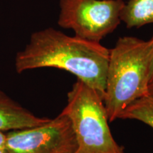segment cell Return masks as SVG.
Instances as JSON below:
<instances>
[{
    "mask_svg": "<svg viewBox=\"0 0 153 153\" xmlns=\"http://www.w3.org/2000/svg\"><path fill=\"white\" fill-rule=\"evenodd\" d=\"M109 50L99 42L69 36L48 28L30 36L29 43L15 59L17 72L54 68L73 74L104 99Z\"/></svg>",
    "mask_w": 153,
    "mask_h": 153,
    "instance_id": "cell-1",
    "label": "cell"
},
{
    "mask_svg": "<svg viewBox=\"0 0 153 153\" xmlns=\"http://www.w3.org/2000/svg\"><path fill=\"white\" fill-rule=\"evenodd\" d=\"M152 40L120 38L109 50L104 103L108 121L119 118L132 102L148 94Z\"/></svg>",
    "mask_w": 153,
    "mask_h": 153,
    "instance_id": "cell-2",
    "label": "cell"
},
{
    "mask_svg": "<svg viewBox=\"0 0 153 153\" xmlns=\"http://www.w3.org/2000/svg\"><path fill=\"white\" fill-rule=\"evenodd\" d=\"M61 113L71 122L76 143L73 153H124L111 132L102 97L85 82L77 79Z\"/></svg>",
    "mask_w": 153,
    "mask_h": 153,
    "instance_id": "cell-3",
    "label": "cell"
},
{
    "mask_svg": "<svg viewBox=\"0 0 153 153\" xmlns=\"http://www.w3.org/2000/svg\"><path fill=\"white\" fill-rule=\"evenodd\" d=\"M123 0H60L57 24L77 37L100 42L119 25Z\"/></svg>",
    "mask_w": 153,
    "mask_h": 153,
    "instance_id": "cell-4",
    "label": "cell"
},
{
    "mask_svg": "<svg viewBox=\"0 0 153 153\" xmlns=\"http://www.w3.org/2000/svg\"><path fill=\"white\" fill-rule=\"evenodd\" d=\"M9 153H73L76 143L71 122L62 113L41 125L6 132Z\"/></svg>",
    "mask_w": 153,
    "mask_h": 153,
    "instance_id": "cell-5",
    "label": "cell"
},
{
    "mask_svg": "<svg viewBox=\"0 0 153 153\" xmlns=\"http://www.w3.org/2000/svg\"><path fill=\"white\" fill-rule=\"evenodd\" d=\"M48 118L30 113L0 89V131L8 132L41 125Z\"/></svg>",
    "mask_w": 153,
    "mask_h": 153,
    "instance_id": "cell-6",
    "label": "cell"
},
{
    "mask_svg": "<svg viewBox=\"0 0 153 153\" xmlns=\"http://www.w3.org/2000/svg\"><path fill=\"white\" fill-rule=\"evenodd\" d=\"M128 28L153 24V0H128L120 14Z\"/></svg>",
    "mask_w": 153,
    "mask_h": 153,
    "instance_id": "cell-7",
    "label": "cell"
},
{
    "mask_svg": "<svg viewBox=\"0 0 153 153\" xmlns=\"http://www.w3.org/2000/svg\"><path fill=\"white\" fill-rule=\"evenodd\" d=\"M119 118L139 120L153 128V97L148 94L134 101L122 111Z\"/></svg>",
    "mask_w": 153,
    "mask_h": 153,
    "instance_id": "cell-8",
    "label": "cell"
},
{
    "mask_svg": "<svg viewBox=\"0 0 153 153\" xmlns=\"http://www.w3.org/2000/svg\"><path fill=\"white\" fill-rule=\"evenodd\" d=\"M151 39L152 40V53H151L150 69H149V81H150V83L153 81V36Z\"/></svg>",
    "mask_w": 153,
    "mask_h": 153,
    "instance_id": "cell-9",
    "label": "cell"
},
{
    "mask_svg": "<svg viewBox=\"0 0 153 153\" xmlns=\"http://www.w3.org/2000/svg\"><path fill=\"white\" fill-rule=\"evenodd\" d=\"M6 132L0 131V148H5Z\"/></svg>",
    "mask_w": 153,
    "mask_h": 153,
    "instance_id": "cell-10",
    "label": "cell"
},
{
    "mask_svg": "<svg viewBox=\"0 0 153 153\" xmlns=\"http://www.w3.org/2000/svg\"><path fill=\"white\" fill-rule=\"evenodd\" d=\"M148 94L153 97V81L149 84L148 86Z\"/></svg>",
    "mask_w": 153,
    "mask_h": 153,
    "instance_id": "cell-11",
    "label": "cell"
},
{
    "mask_svg": "<svg viewBox=\"0 0 153 153\" xmlns=\"http://www.w3.org/2000/svg\"><path fill=\"white\" fill-rule=\"evenodd\" d=\"M0 153H9L6 148H0Z\"/></svg>",
    "mask_w": 153,
    "mask_h": 153,
    "instance_id": "cell-12",
    "label": "cell"
}]
</instances>
